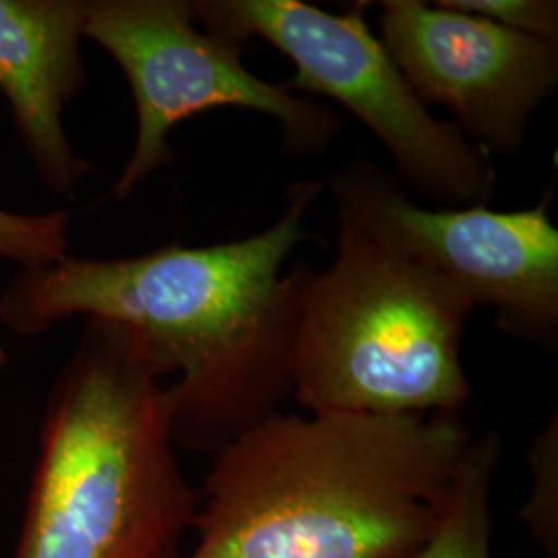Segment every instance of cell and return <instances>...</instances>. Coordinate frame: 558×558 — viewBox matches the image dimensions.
<instances>
[{
    "label": "cell",
    "mask_w": 558,
    "mask_h": 558,
    "mask_svg": "<svg viewBox=\"0 0 558 558\" xmlns=\"http://www.w3.org/2000/svg\"><path fill=\"white\" fill-rule=\"evenodd\" d=\"M163 380L131 327L85 319L46 401L13 558L184 557L201 493Z\"/></svg>",
    "instance_id": "cell-3"
},
{
    "label": "cell",
    "mask_w": 558,
    "mask_h": 558,
    "mask_svg": "<svg viewBox=\"0 0 558 558\" xmlns=\"http://www.w3.org/2000/svg\"><path fill=\"white\" fill-rule=\"evenodd\" d=\"M7 364H9V350L0 343V375H2V371L7 368Z\"/></svg>",
    "instance_id": "cell-14"
},
{
    "label": "cell",
    "mask_w": 558,
    "mask_h": 558,
    "mask_svg": "<svg viewBox=\"0 0 558 558\" xmlns=\"http://www.w3.org/2000/svg\"><path fill=\"white\" fill-rule=\"evenodd\" d=\"M71 216L66 211L17 214L0 205V259L34 269L64 259Z\"/></svg>",
    "instance_id": "cell-11"
},
{
    "label": "cell",
    "mask_w": 558,
    "mask_h": 558,
    "mask_svg": "<svg viewBox=\"0 0 558 558\" xmlns=\"http://www.w3.org/2000/svg\"><path fill=\"white\" fill-rule=\"evenodd\" d=\"M201 27L244 48L271 44L296 66L288 92L329 98L377 137L398 180L439 207H488L497 170L453 122L418 100L366 23V2L343 13L304 0H191Z\"/></svg>",
    "instance_id": "cell-5"
},
{
    "label": "cell",
    "mask_w": 558,
    "mask_h": 558,
    "mask_svg": "<svg viewBox=\"0 0 558 558\" xmlns=\"http://www.w3.org/2000/svg\"><path fill=\"white\" fill-rule=\"evenodd\" d=\"M500 456L495 430L472 439L439 527L412 558H490V490Z\"/></svg>",
    "instance_id": "cell-10"
},
{
    "label": "cell",
    "mask_w": 558,
    "mask_h": 558,
    "mask_svg": "<svg viewBox=\"0 0 558 558\" xmlns=\"http://www.w3.org/2000/svg\"><path fill=\"white\" fill-rule=\"evenodd\" d=\"M338 223L439 274L488 308L502 333L558 350V230L553 189L525 209L422 207L377 163L352 160L329 180Z\"/></svg>",
    "instance_id": "cell-7"
},
{
    "label": "cell",
    "mask_w": 558,
    "mask_h": 558,
    "mask_svg": "<svg viewBox=\"0 0 558 558\" xmlns=\"http://www.w3.org/2000/svg\"><path fill=\"white\" fill-rule=\"evenodd\" d=\"M532 495L519 519L532 538L550 555H558V418L557 412L532 439L530 451Z\"/></svg>",
    "instance_id": "cell-12"
},
{
    "label": "cell",
    "mask_w": 558,
    "mask_h": 558,
    "mask_svg": "<svg viewBox=\"0 0 558 558\" xmlns=\"http://www.w3.org/2000/svg\"><path fill=\"white\" fill-rule=\"evenodd\" d=\"M325 191L317 180L288 189L271 228L207 246L73 257L20 269L0 292V323L40 338L75 317L122 323L140 336L168 385L177 447L216 456L278 414L292 396L300 294L311 267L281 274L311 240L304 218Z\"/></svg>",
    "instance_id": "cell-1"
},
{
    "label": "cell",
    "mask_w": 558,
    "mask_h": 558,
    "mask_svg": "<svg viewBox=\"0 0 558 558\" xmlns=\"http://www.w3.org/2000/svg\"><path fill=\"white\" fill-rule=\"evenodd\" d=\"M380 38L428 108L445 106L486 154L518 156L558 87V41L463 13L445 0L380 2Z\"/></svg>",
    "instance_id": "cell-8"
},
{
    "label": "cell",
    "mask_w": 558,
    "mask_h": 558,
    "mask_svg": "<svg viewBox=\"0 0 558 558\" xmlns=\"http://www.w3.org/2000/svg\"><path fill=\"white\" fill-rule=\"evenodd\" d=\"M474 311L449 279L339 223L336 259L302 286L292 396L311 414H458Z\"/></svg>",
    "instance_id": "cell-4"
},
{
    "label": "cell",
    "mask_w": 558,
    "mask_h": 558,
    "mask_svg": "<svg viewBox=\"0 0 558 558\" xmlns=\"http://www.w3.org/2000/svg\"><path fill=\"white\" fill-rule=\"evenodd\" d=\"M472 435L458 414H274L214 456L182 558H412Z\"/></svg>",
    "instance_id": "cell-2"
},
{
    "label": "cell",
    "mask_w": 558,
    "mask_h": 558,
    "mask_svg": "<svg viewBox=\"0 0 558 558\" xmlns=\"http://www.w3.org/2000/svg\"><path fill=\"white\" fill-rule=\"evenodd\" d=\"M449 7L509 32L558 41L557 0H445Z\"/></svg>",
    "instance_id": "cell-13"
},
{
    "label": "cell",
    "mask_w": 558,
    "mask_h": 558,
    "mask_svg": "<svg viewBox=\"0 0 558 558\" xmlns=\"http://www.w3.org/2000/svg\"><path fill=\"white\" fill-rule=\"evenodd\" d=\"M85 0H0V94L41 182L71 197L89 174L62 114L85 85Z\"/></svg>",
    "instance_id": "cell-9"
},
{
    "label": "cell",
    "mask_w": 558,
    "mask_h": 558,
    "mask_svg": "<svg viewBox=\"0 0 558 558\" xmlns=\"http://www.w3.org/2000/svg\"><path fill=\"white\" fill-rule=\"evenodd\" d=\"M85 38L119 64L135 101V147L112 189L119 199L174 160L180 122L211 110L278 120L292 158L319 156L341 133L338 112L248 71L244 48L205 32L191 0H85Z\"/></svg>",
    "instance_id": "cell-6"
}]
</instances>
